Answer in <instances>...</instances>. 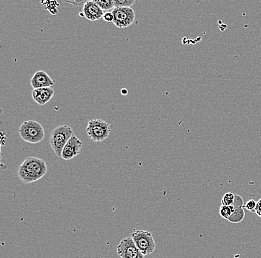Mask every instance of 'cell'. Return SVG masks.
Wrapping results in <instances>:
<instances>
[{
  "instance_id": "obj_10",
  "label": "cell",
  "mask_w": 261,
  "mask_h": 258,
  "mask_svg": "<svg viewBox=\"0 0 261 258\" xmlns=\"http://www.w3.org/2000/svg\"><path fill=\"white\" fill-rule=\"evenodd\" d=\"M83 14L88 20L97 21L103 18L105 13L95 1H87L83 7Z\"/></svg>"
},
{
  "instance_id": "obj_20",
  "label": "cell",
  "mask_w": 261,
  "mask_h": 258,
  "mask_svg": "<svg viewBox=\"0 0 261 258\" xmlns=\"http://www.w3.org/2000/svg\"><path fill=\"white\" fill-rule=\"evenodd\" d=\"M254 213L257 214V216L261 217V199L257 202V207H256Z\"/></svg>"
},
{
  "instance_id": "obj_19",
  "label": "cell",
  "mask_w": 261,
  "mask_h": 258,
  "mask_svg": "<svg viewBox=\"0 0 261 258\" xmlns=\"http://www.w3.org/2000/svg\"><path fill=\"white\" fill-rule=\"evenodd\" d=\"M87 1H66L67 3H69V4L74 5L75 6H84V5L86 4V3Z\"/></svg>"
},
{
  "instance_id": "obj_12",
  "label": "cell",
  "mask_w": 261,
  "mask_h": 258,
  "mask_svg": "<svg viewBox=\"0 0 261 258\" xmlns=\"http://www.w3.org/2000/svg\"><path fill=\"white\" fill-rule=\"evenodd\" d=\"M234 212L228 221L232 223H239L244 220L245 218L244 201V199L239 195H236L234 205Z\"/></svg>"
},
{
  "instance_id": "obj_8",
  "label": "cell",
  "mask_w": 261,
  "mask_h": 258,
  "mask_svg": "<svg viewBox=\"0 0 261 258\" xmlns=\"http://www.w3.org/2000/svg\"><path fill=\"white\" fill-rule=\"evenodd\" d=\"M83 143L77 136L73 135L66 145L62 152L61 158L65 161H69L77 156L81 153Z\"/></svg>"
},
{
  "instance_id": "obj_21",
  "label": "cell",
  "mask_w": 261,
  "mask_h": 258,
  "mask_svg": "<svg viewBox=\"0 0 261 258\" xmlns=\"http://www.w3.org/2000/svg\"><path fill=\"white\" fill-rule=\"evenodd\" d=\"M122 94H124V93H125V94H127V93H128V91H127L125 89H122Z\"/></svg>"
},
{
  "instance_id": "obj_1",
  "label": "cell",
  "mask_w": 261,
  "mask_h": 258,
  "mask_svg": "<svg viewBox=\"0 0 261 258\" xmlns=\"http://www.w3.org/2000/svg\"><path fill=\"white\" fill-rule=\"evenodd\" d=\"M48 171L44 160L37 157H28L18 167L17 176L24 184H32L42 179Z\"/></svg>"
},
{
  "instance_id": "obj_4",
  "label": "cell",
  "mask_w": 261,
  "mask_h": 258,
  "mask_svg": "<svg viewBox=\"0 0 261 258\" xmlns=\"http://www.w3.org/2000/svg\"><path fill=\"white\" fill-rule=\"evenodd\" d=\"M86 132L93 142H104L109 138L111 133V125L102 119H91L88 123Z\"/></svg>"
},
{
  "instance_id": "obj_13",
  "label": "cell",
  "mask_w": 261,
  "mask_h": 258,
  "mask_svg": "<svg viewBox=\"0 0 261 258\" xmlns=\"http://www.w3.org/2000/svg\"><path fill=\"white\" fill-rule=\"evenodd\" d=\"M234 212V208L233 205L231 206H226V205H222L220 208V215L223 218L228 220L233 215Z\"/></svg>"
},
{
  "instance_id": "obj_9",
  "label": "cell",
  "mask_w": 261,
  "mask_h": 258,
  "mask_svg": "<svg viewBox=\"0 0 261 258\" xmlns=\"http://www.w3.org/2000/svg\"><path fill=\"white\" fill-rule=\"evenodd\" d=\"M31 86L33 89H41V88L52 87L55 85V81L50 78V75L46 72H36L31 79Z\"/></svg>"
},
{
  "instance_id": "obj_6",
  "label": "cell",
  "mask_w": 261,
  "mask_h": 258,
  "mask_svg": "<svg viewBox=\"0 0 261 258\" xmlns=\"http://www.w3.org/2000/svg\"><path fill=\"white\" fill-rule=\"evenodd\" d=\"M112 13L114 16L113 24L117 28H127L135 22V13L132 8H114Z\"/></svg>"
},
{
  "instance_id": "obj_18",
  "label": "cell",
  "mask_w": 261,
  "mask_h": 258,
  "mask_svg": "<svg viewBox=\"0 0 261 258\" xmlns=\"http://www.w3.org/2000/svg\"><path fill=\"white\" fill-rule=\"evenodd\" d=\"M104 21L106 22H113L114 16L112 12H106L104 14L103 18Z\"/></svg>"
},
{
  "instance_id": "obj_15",
  "label": "cell",
  "mask_w": 261,
  "mask_h": 258,
  "mask_svg": "<svg viewBox=\"0 0 261 258\" xmlns=\"http://www.w3.org/2000/svg\"><path fill=\"white\" fill-rule=\"evenodd\" d=\"M234 199H236V194L232 192H227L224 194L223 199L221 200L222 205H226V206H231L234 205Z\"/></svg>"
},
{
  "instance_id": "obj_14",
  "label": "cell",
  "mask_w": 261,
  "mask_h": 258,
  "mask_svg": "<svg viewBox=\"0 0 261 258\" xmlns=\"http://www.w3.org/2000/svg\"><path fill=\"white\" fill-rule=\"evenodd\" d=\"M95 3L104 11L113 10L115 8L114 7V0H99V1H95Z\"/></svg>"
},
{
  "instance_id": "obj_11",
  "label": "cell",
  "mask_w": 261,
  "mask_h": 258,
  "mask_svg": "<svg viewBox=\"0 0 261 258\" xmlns=\"http://www.w3.org/2000/svg\"><path fill=\"white\" fill-rule=\"evenodd\" d=\"M32 98L39 105L44 106L51 100L55 95L53 88H41V89H33Z\"/></svg>"
},
{
  "instance_id": "obj_7",
  "label": "cell",
  "mask_w": 261,
  "mask_h": 258,
  "mask_svg": "<svg viewBox=\"0 0 261 258\" xmlns=\"http://www.w3.org/2000/svg\"><path fill=\"white\" fill-rule=\"evenodd\" d=\"M117 254L121 258H144L145 256L138 249L132 237L122 239L117 246Z\"/></svg>"
},
{
  "instance_id": "obj_17",
  "label": "cell",
  "mask_w": 261,
  "mask_h": 258,
  "mask_svg": "<svg viewBox=\"0 0 261 258\" xmlns=\"http://www.w3.org/2000/svg\"><path fill=\"white\" fill-rule=\"evenodd\" d=\"M257 202L254 200H249L245 204L244 208L249 212H255L256 207H257Z\"/></svg>"
},
{
  "instance_id": "obj_5",
  "label": "cell",
  "mask_w": 261,
  "mask_h": 258,
  "mask_svg": "<svg viewBox=\"0 0 261 258\" xmlns=\"http://www.w3.org/2000/svg\"><path fill=\"white\" fill-rule=\"evenodd\" d=\"M138 249L144 256L150 255L156 249V242L152 233L147 231H135L130 234Z\"/></svg>"
},
{
  "instance_id": "obj_3",
  "label": "cell",
  "mask_w": 261,
  "mask_h": 258,
  "mask_svg": "<svg viewBox=\"0 0 261 258\" xmlns=\"http://www.w3.org/2000/svg\"><path fill=\"white\" fill-rule=\"evenodd\" d=\"M73 135L72 127L68 125H60L54 129L50 134V145L57 157H61L63 148Z\"/></svg>"
},
{
  "instance_id": "obj_16",
  "label": "cell",
  "mask_w": 261,
  "mask_h": 258,
  "mask_svg": "<svg viewBox=\"0 0 261 258\" xmlns=\"http://www.w3.org/2000/svg\"><path fill=\"white\" fill-rule=\"evenodd\" d=\"M135 3V0H114L115 8H132Z\"/></svg>"
},
{
  "instance_id": "obj_2",
  "label": "cell",
  "mask_w": 261,
  "mask_h": 258,
  "mask_svg": "<svg viewBox=\"0 0 261 258\" xmlns=\"http://www.w3.org/2000/svg\"><path fill=\"white\" fill-rule=\"evenodd\" d=\"M21 138L31 144H37L45 138V130L43 126L37 121L28 120L22 124L19 130Z\"/></svg>"
}]
</instances>
